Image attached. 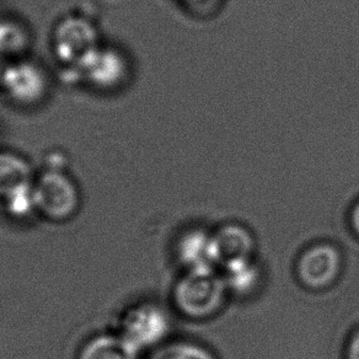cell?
I'll return each mask as SVG.
<instances>
[{
  "instance_id": "6",
  "label": "cell",
  "mask_w": 359,
  "mask_h": 359,
  "mask_svg": "<svg viewBox=\"0 0 359 359\" xmlns=\"http://www.w3.org/2000/svg\"><path fill=\"white\" fill-rule=\"evenodd\" d=\"M140 354L117 331H111L86 339L76 359H140Z\"/></svg>"
},
{
  "instance_id": "3",
  "label": "cell",
  "mask_w": 359,
  "mask_h": 359,
  "mask_svg": "<svg viewBox=\"0 0 359 359\" xmlns=\"http://www.w3.org/2000/svg\"><path fill=\"white\" fill-rule=\"evenodd\" d=\"M169 329V320L164 310L153 303L130 305L121 314L115 331L128 344L143 352L159 344Z\"/></svg>"
},
{
  "instance_id": "4",
  "label": "cell",
  "mask_w": 359,
  "mask_h": 359,
  "mask_svg": "<svg viewBox=\"0 0 359 359\" xmlns=\"http://www.w3.org/2000/svg\"><path fill=\"white\" fill-rule=\"evenodd\" d=\"M95 88L112 89L120 86L128 73V63L120 50L101 46L100 50L80 70Z\"/></svg>"
},
{
  "instance_id": "7",
  "label": "cell",
  "mask_w": 359,
  "mask_h": 359,
  "mask_svg": "<svg viewBox=\"0 0 359 359\" xmlns=\"http://www.w3.org/2000/svg\"><path fill=\"white\" fill-rule=\"evenodd\" d=\"M180 255L195 275H208L210 264L218 259L215 240L208 239L202 233L187 235L180 245Z\"/></svg>"
},
{
  "instance_id": "5",
  "label": "cell",
  "mask_w": 359,
  "mask_h": 359,
  "mask_svg": "<svg viewBox=\"0 0 359 359\" xmlns=\"http://www.w3.org/2000/svg\"><path fill=\"white\" fill-rule=\"evenodd\" d=\"M36 172L29 159L14 150H0V202L30 191Z\"/></svg>"
},
{
  "instance_id": "2",
  "label": "cell",
  "mask_w": 359,
  "mask_h": 359,
  "mask_svg": "<svg viewBox=\"0 0 359 359\" xmlns=\"http://www.w3.org/2000/svg\"><path fill=\"white\" fill-rule=\"evenodd\" d=\"M100 47L99 30L85 16H65L55 26L52 50L60 65L70 69L80 72Z\"/></svg>"
},
{
  "instance_id": "8",
  "label": "cell",
  "mask_w": 359,
  "mask_h": 359,
  "mask_svg": "<svg viewBox=\"0 0 359 359\" xmlns=\"http://www.w3.org/2000/svg\"><path fill=\"white\" fill-rule=\"evenodd\" d=\"M228 278L235 290H249L256 280V271L246 259H234L228 264Z\"/></svg>"
},
{
  "instance_id": "1",
  "label": "cell",
  "mask_w": 359,
  "mask_h": 359,
  "mask_svg": "<svg viewBox=\"0 0 359 359\" xmlns=\"http://www.w3.org/2000/svg\"><path fill=\"white\" fill-rule=\"evenodd\" d=\"M32 195L37 215L55 224L73 219L81 208V191L67 168L46 166L36 174Z\"/></svg>"
}]
</instances>
